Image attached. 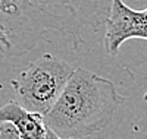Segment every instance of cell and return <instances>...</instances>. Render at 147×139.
<instances>
[{
	"label": "cell",
	"instance_id": "cell-1",
	"mask_svg": "<svg viewBox=\"0 0 147 139\" xmlns=\"http://www.w3.org/2000/svg\"><path fill=\"white\" fill-rule=\"evenodd\" d=\"M124 100L112 81L75 67L60 97L44 116L46 128L60 138H90L110 124Z\"/></svg>",
	"mask_w": 147,
	"mask_h": 139
},
{
	"label": "cell",
	"instance_id": "cell-2",
	"mask_svg": "<svg viewBox=\"0 0 147 139\" xmlns=\"http://www.w3.org/2000/svg\"><path fill=\"white\" fill-rule=\"evenodd\" d=\"M74 67L66 60L44 53L12 79L16 103L27 111L46 116L62 94Z\"/></svg>",
	"mask_w": 147,
	"mask_h": 139
},
{
	"label": "cell",
	"instance_id": "cell-3",
	"mask_svg": "<svg viewBox=\"0 0 147 139\" xmlns=\"http://www.w3.org/2000/svg\"><path fill=\"white\" fill-rule=\"evenodd\" d=\"M105 23V50L110 56H116L127 40H147V7L136 10L124 0H112Z\"/></svg>",
	"mask_w": 147,
	"mask_h": 139
},
{
	"label": "cell",
	"instance_id": "cell-4",
	"mask_svg": "<svg viewBox=\"0 0 147 139\" xmlns=\"http://www.w3.org/2000/svg\"><path fill=\"white\" fill-rule=\"evenodd\" d=\"M9 123L16 129L21 139H44L46 123L44 117L35 113L27 111L16 101H9L0 107V124Z\"/></svg>",
	"mask_w": 147,
	"mask_h": 139
},
{
	"label": "cell",
	"instance_id": "cell-5",
	"mask_svg": "<svg viewBox=\"0 0 147 139\" xmlns=\"http://www.w3.org/2000/svg\"><path fill=\"white\" fill-rule=\"evenodd\" d=\"M0 139H21L16 129L9 123L0 124Z\"/></svg>",
	"mask_w": 147,
	"mask_h": 139
},
{
	"label": "cell",
	"instance_id": "cell-6",
	"mask_svg": "<svg viewBox=\"0 0 147 139\" xmlns=\"http://www.w3.org/2000/svg\"><path fill=\"white\" fill-rule=\"evenodd\" d=\"M44 139H90V138H60V136H57L56 133H53L50 129H47Z\"/></svg>",
	"mask_w": 147,
	"mask_h": 139
},
{
	"label": "cell",
	"instance_id": "cell-7",
	"mask_svg": "<svg viewBox=\"0 0 147 139\" xmlns=\"http://www.w3.org/2000/svg\"><path fill=\"white\" fill-rule=\"evenodd\" d=\"M144 101H147V92L144 94Z\"/></svg>",
	"mask_w": 147,
	"mask_h": 139
}]
</instances>
